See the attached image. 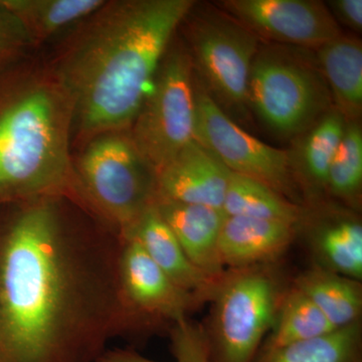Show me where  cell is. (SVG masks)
I'll list each match as a JSON object with an SVG mask.
<instances>
[{"instance_id":"1","label":"cell","mask_w":362,"mask_h":362,"mask_svg":"<svg viewBox=\"0 0 362 362\" xmlns=\"http://www.w3.org/2000/svg\"><path fill=\"white\" fill-rule=\"evenodd\" d=\"M13 206L0 223V362H95L124 337L122 240L69 197Z\"/></svg>"},{"instance_id":"2","label":"cell","mask_w":362,"mask_h":362,"mask_svg":"<svg viewBox=\"0 0 362 362\" xmlns=\"http://www.w3.org/2000/svg\"><path fill=\"white\" fill-rule=\"evenodd\" d=\"M195 0L105 2L74 35L56 76L74 106V125L93 138L128 130L161 59Z\"/></svg>"},{"instance_id":"3","label":"cell","mask_w":362,"mask_h":362,"mask_svg":"<svg viewBox=\"0 0 362 362\" xmlns=\"http://www.w3.org/2000/svg\"><path fill=\"white\" fill-rule=\"evenodd\" d=\"M74 106L56 74H0V202L74 199Z\"/></svg>"},{"instance_id":"4","label":"cell","mask_w":362,"mask_h":362,"mask_svg":"<svg viewBox=\"0 0 362 362\" xmlns=\"http://www.w3.org/2000/svg\"><path fill=\"white\" fill-rule=\"evenodd\" d=\"M156 170L128 130L90 138L74 165V201L121 240L156 204Z\"/></svg>"},{"instance_id":"5","label":"cell","mask_w":362,"mask_h":362,"mask_svg":"<svg viewBox=\"0 0 362 362\" xmlns=\"http://www.w3.org/2000/svg\"><path fill=\"white\" fill-rule=\"evenodd\" d=\"M180 28L206 94L240 127L250 125L249 78L261 40L214 2L195 1Z\"/></svg>"},{"instance_id":"6","label":"cell","mask_w":362,"mask_h":362,"mask_svg":"<svg viewBox=\"0 0 362 362\" xmlns=\"http://www.w3.org/2000/svg\"><path fill=\"white\" fill-rule=\"evenodd\" d=\"M247 101L252 116L288 139L334 108L314 51L264 42L252 62Z\"/></svg>"},{"instance_id":"7","label":"cell","mask_w":362,"mask_h":362,"mask_svg":"<svg viewBox=\"0 0 362 362\" xmlns=\"http://www.w3.org/2000/svg\"><path fill=\"white\" fill-rule=\"evenodd\" d=\"M285 290L271 265L226 270L209 301V361L254 362Z\"/></svg>"},{"instance_id":"8","label":"cell","mask_w":362,"mask_h":362,"mask_svg":"<svg viewBox=\"0 0 362 362\" xmlns=\"http://www.w3.org/2000/svg\"><path fill=\"white\" fill-rule=\"evenodd\" d=\"M194 121L192 59L183 40L173 39L128 132L157 175L194 140Z\"/></svg>"},{"instance_id":"9","label":"cell","mask_w":362,"mask_h":362,"mask_svg":"<svg viewBox=\"0 0 362 362\" xmlns=\"http://www.w3.org/2000/svg\"><path fill=\"white\" fill-rule=\"evenodd\" d=\"M194 140L237 175L259 181L301 206L287 150L262 142L221 110L194 77Z\"/></svg>"},{"instance_id":"10","label":"cell","mask_w":362,"mask_h":362,"mask_svg":"<svg viewBox=\"0 0 362 362\" xmlns=\"http://www.w3.org/2000/svg\"><path fill=\"white\" fill-rule=\"evenodd\" d=\"M118 282L124 337L169 331L204 304L173 283L134 239L122 240Z\"/></svg>"},{"instance_id":"11","label":"cell","mask_w":362,"mask_h":362,"mask_svg":"<svg viewBox=\"0 0 362 362\" xmlns=\"http://www.w3.org/2000/svg\"><path fill=\"white\" fill-rule=\"evenodd\" d=\"M214 4L264 42L315 51L342 33L341 26L320 0H223Z\"/></svg>"},{"instance_id":"12","label":"cell","mask_w":362,"mask_h":362,"mask_svg":"<svg viewBox=\"0 0 362 362\" xmlns=\"http://www.w3.org/2000/svg\"><path fill=\"white\" fill-rule=\"evenodd\" d=\"M303 233L314 263L362 280L361 214L331 199L301 206L297 235Z\"/></svg>"},{"instance_id":"13","label":"cell","mask_w":362,"mask_h":362,"mask_svg":"<svg viewBox=\"0 0 362 362\" xmlns=\"http://www.w3.org/2000/svg\"><path fill=\"white\" fill-rule=\"evenodd\" d=\"M230 175L211 152L192 140L157 173L156 201L223 209Z\"/></svg>"},{"instance_id":"14","label":"cell","mask_w":362,"mask_h":362,"mask_svg":"<svg viewBox=\"0 0 362 362\" xmlns=\"http://www.w3.org/2000/svg\"><path fill=\"white\" fill-rule=\"evenodd\" d=\"M347 121L331 109L309 129L292 139L288 149L290 169L302 204L329 199L327 180L330 164L338 148Z\"/></svg>"},{"instance_id":"15","label":"cell","mask_w":362,"mask_h":362,"mask_svg":"<svg viewBox=\"0 0 362 362\" xmlns=\"http://www.w3.org/2000/svg\"><path fill=\"white\" fill-rule=\"evenodd\" d=\"M298 237L297 226L247 216H226L218 249L226 270L271 265Z\"/></svg>"},{"instance_id":"16","label":"cell","mask_w":362,"mask_h":362,"mask_svg":"<svg viewBox=\"0 0 362 362\" xmlns=\"http://www.w3.org/2000/svg\"><path fill=\"white\" fill-rule=\"evenodd\" d=\"M156 204L192 263L209 277H223L226 269L218 249L226 218L223 209L168 201H156Z\"/></svg>"},{"instance_id":"17","label":"cell","mask_w":362,"mask_h":362,"mask_svg":"<svg viewBox=\"0 0 362 362\" xmlns=\"http://www.w3.org/2000/svg\"><path fill=\"white\" fill-rule=\"evenodd\" d=\"M126 239L137 240L178 287L199 298L204 303H209L220 279L209 277L192 263L156 204L142 214Z\"/></svg>"},{"instance_id":"18","label":"cell","mask_w":362,"mask_h":362,"mask_svg":"<svg viewBox=\"0 0 362 362\" xmlns=\"http://www.w3.org/2000/svg\"><path fill=\"white\" fill-rule=\"evenodd\" d=\"M315 57L330 90L333 106L347 122L362 115V42L341 35L316 49Z\"/></svg>"},{"instance_id":"19","label":"cell","mask_w":362,"mask_h":362,"mask_svg":"<svg viewBox=\"0 0 362 362\" xmlns=\"http://www.w3.org/2000/svg\"><path fill=\"white\" fill-rule=\"evenodd\" d=\"M293 286L315 305L335 329L361 321V281L313 263L295 279Z\"/></svg>"},{"instance_id":"20","label":"cell","mask_w":362,"mask_h":362,"mask_svg":"<svg viewBox=\"0 0 362 362\" xmlns=\"http://www.w3.org/2000/svg\"><path fill=\"white\" fill-rule=\"evenodd\" d=\"M103 0H0L26 37L45 40L92 16Z\"/></svg>"},{"instance_id":"21","label":"cell","mask_w":362,"mask_h":362,"mask_svg":"<svg viewBox=\"0 0 362 362\" xmlns=\"http://www.w3.org/2000/svg\"><path fill=\"white\" fill-rule=\"evenodd\" d=\"M223 211L226 216H247L297 226L301 206L259 181L230 171Z\"/></svg>"},{"instance_id":"22","label":"cell","mask_w":362,"mask_h":362,"mask_svg":"<svg viewBox=\"0 0 362 362\" xmlns=\"http://www.w3.org/2000/svg\"><path fill=\"white\" fill-rule=\"evenodd\" d=\"M257 362H362L361 321L321 337L259 352Z\"/></svg>"},{"instance_id":"23","label":"cell","mask_w":362,"mask_h":362,"mask_svg":"<svg viewBox=\"0 0 362 362\" xmlns=\"http://www.w3.org/2000/svg\"><path fill=\"white\" fill-rule=\"evenodd\" d=\"M334 329L315 305L292 285L285 290L275 322L259 352L321 337Z\"/></svg>"},{"instance_id":"24","label":"cell","mask_w":362,"mask_h":362,"mask_svg":"<svg viewBox=\"0 0 362 362\" xmlns=\"http://www.w3.org/2000/svg\"><path fill=\"white\" fill-rule=\"evenodd\" d=\"M329 199L359 213L362 202V127L361 121L346 122L327 180Z\"/></svg>"},{"instance_id":"25","label":"cell","mask_w":362,"mask_h":362,"mask_svg":"<svg viewBox=\"0 0 362 362\" xmlns=\"http://www.w3.org/2000/svg\"><path fill=\"white\" fill-rule=\"evenodd\" d=\"M173 362H211L204 327L189 318L178 321L168 331ZM95 362H158L131 349H106Z\"/></svg>"},{"instance_id":"26","label":"cell","mask_w":362,"mask_h":362,"mask_svg":"<svg viewBox=\"0 0 362 362\" xmlns=\"http://www.w3.org/2000/svg\"><path fill=\"white\" fill-rule=\"evenodd\" d=\"M335 21L354 33L362 30V0H330L325 2Z\"/></svg>"},{"instance_id":"27","label":"cell","mask_w":362,"mask_h":362,"mask_svg":"<svg viewBox=\"0 0 362 362\" xmlns=\"http://www.w3.org/2000/svg\"><path fill=\"white\" fill-rule=\"evenodd\" d=\"M23 37L25 35L21 26L0 4V59L9 56Z\"/></svg>"}]
</instances>
